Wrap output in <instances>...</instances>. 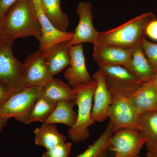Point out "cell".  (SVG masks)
<instances>
[{
	"mask_svg": "<svg viewBox=\"0 0 157 157\" xmlns=\"http://www.w3.org/2000/svg\"><path fill=\"white\" fill-rule=\"evenodd\" d=\"M1 34L14 39L32 36L40 41L42 29L32 0H18L14 4L1 22Z\"/></svg>",
	"mask_w": 157,
	"mask_h": 157,
	"instance_id": "obj_1",
	"label": "cell"
},
{
	"mask_svg": "<svg viewBox=\"0 0 157 157\" xmlns=\"http://www.w3.org/2000/svg\"><path fill=\"white\" fill-rule=\"evenodd\" d=\"M155 19V14L149 12L140 14L115 28L99 32L94 48L113 45L132 48L140 44L145 38V28L149 22Z\"/></svg>",
	"mask_w": 157,
	"mask_h": 157,
	"instance_id": "obj_2",
	"label": "cell"
},
{
	"mask_svg": "<svg viewBox=\"0 0 157 157\" xmlns=\"http://www.w3.org/2000/svg\"><path fill=\"white\" fill-rule=\"evenodd\" d=\"M96 87L94 80L81 85L74 89L76 94V105L78 107L76 123L68 130L69 138L74 143H79L90 137L89 128L95 124L92 117L93 97Z\"/></svg>",
	"mask_w": 157,
	"mask_h": 157,
	"instance_id": "obj_3",
	"label": "cell"
},
{
	"mask_svg": "<svg viewBox=\"0 0 157 157\" xmlns=\"http://www.w3.org/2000/svg\"><path fill=\"white\" fill-rule=\"evenodd\" d=\"M14 40L0 37V83L6 86L12 94L25 87L24 65L12 53Z\"/></svg>",
	"mask_w": 157,
	"mask_h": 157,
	"instance_id": "obj_4",
	"label": "cell"
},
{
	"mask_svg": "<svg viewBox=\"0 0 157 157\" xmlns=\"http://www.w3.org/2000/svg\"><path fill=\"white\" fill-rule=\"evenodd\" d=\"M109 89L111 93L112 101L107 116L113 124L114 130L124 128L137 129L139 115L128 96L117 90Z\"/></svg>",
	"mask_w": 157,
	"mask_h": 157,
	"instance_id": "obj_5",
	"label": "cell"
},
{
	"mask_svg": "<svg viewBox=\"0 0 157 157\" xmlns=\"http://www.w3.org/2000/svg\"><path fill=\"white\" fill-rule=\"evenodd\" d=\"M43 86L25 87L12 95L1 106L0 116L9 119L27 114L42 96Z\"/></svg>",
	"mask_w": 157,
	"mask_h": 157,
	"instance_id": "obj_6",
	"label": "cell"
},
{
	"mask_svg": "<svg viewBox=\"0 0 157 157\" xmlns=\"http://www.w3.org/2000/svg\"><path fill=\"white\" fill-rule=\"evenodd\" d=\"M145 140L137 129L124 128L114 131L108 147L118 157H137Z\"/></svg>",
	"mask_w": 157,
	"mask_h": 157,
	"instance_id": "obj_7",
	"label": "cell"
},
{
	"mask_svg": "<svg viewBox=\"0 0 157 157\" xmlns=\"http://www.w3.org/2000/svg\"><path fill=\"white\" fill-rule=\"evenodd\" d=\"M99 67L105 75L109 88L120 91L129 97L144 83L123 66L104 65Z\"/></svg>",
	"mask_w": 157,
	"mask_h": 157,
	"instance_id": "obj_8",
	"label": "cell"
},
{
	"mask_svg": "<svg viewBox=\"0 0 157 157\" xmlns=\"http://www.w3.org/2000/svg\"><path fill=\"white\" fill-rule=\"evenodd\" d=\"M76 12L79 17L78 25L73 31L70 45H76L89 42L95 45L99 34L93 25L91 3L81 2L78 3Z\"/></svg>",
	"mask_w": 157,
	"mask_h": 157,
	"instance_id": "obj_9",
	"label": "cell"
},
{
	"mask_svg": "<svg viewBox=\"0 0 157 157\" xmlns=\"http://www.w3.org/2000/svg\"><path fill=\"white\" fill-rule=\"evenodd\" d=\"M23 64L25 87L44 86L54 77L48 71L45 54L39 47L27 57Z\"/></svg>",
	"mask_w": 157,
	"mask_h": 157,
	"instance_id": "obj_10",
	"label": "cell"
},
{
	"mask_svg": "<svg viewBox=\"0 0 157 157\" xmlns=\"http://www.w3.org/2000/svg\"><path fill=\"white\" fill-rule=\"evenodd\" d=\"M82 45H71L69 51L70 67L65 71L64 77L73 89L94 80L86 68Z\"/></svg>",
	"mask_w": 157,
	"mask_h": 157,
	"instance_id": "obj_11",
	"label": "cell"
},
{
	"mask_svg": "<svg viewBox=\"0 0 157 157\" xmlns=\"http://www.w3.org/2000/svg\"><path fill=\"white\" fill-rule=\"evenodd\" d=\"M92 76L96 82L92 117L95 123H102L108 118V109L112 101L111 93L107 86L105 75L101 69Z\"/></svg>",
	"mask_w": 157,
	"mask_h": 157,
	"instance_id": "obj_12",
	"label": "cell"
},
{
	"mask_svg": "<svg viewBox=\"0 0 157 157\" xmlns=\"http://www.w3.org/2000/svg\"><path fill=\"white\" fill-rule=\"evenodd\" d=\"M42 29L41 38L39 41V48L45 56L54 46L61 42L71 41L73 37V32L62 31L56 27L42 10L37 12Z\"/></svg>",
	"mask_w": 157,
	"mask_h": 157,
	"instance_id": "obj_13",
	"label": "cell"
},
{
	"mask_svg": "<svg viewBox=\"0 0 157 157\" xmlns=\"http://www.w3.org/2000/svg\"><path fill=\"white\" fill-rule=\"evenodd\" d=\"M132 48L113 45L94 48L93 57L98 67L104 65H119L128 67Z\"/></svg>",
	"mask_w": 157,
	"mask_h": 157,
	"instance_id": "obj_14",
	"label": "cell"
},
{
	"mask_svg": "<svg viewBox=\"0 0 157 157\" xmlns=\"http://www.w3.org/2000/svg\"><path fill=\"white\" fill-rule=\"evenodd\" d=\"M129 98L139 116L157 110V86L150 81L144 83Z\"/></svg>",
	"mask_w": 157,
	"mask_h": 157,
	"instance_id": "obj_15",
	"label": "cell"
},
{
	"mask_svg": "<svg viewBox=\"0 0 157 157\" xmlns=\"http://www.w3.org/2000/svg\"><path fill=\"white\" fill-rule=\"evenodd\" d=\"M128 68L139 80L144 83L150 81L154 75V70L145 56L140 43L132 48Z\"/></svg>",
	"mask_w": 157,
	"mask_h": 157,
	"instance_id": "obj_16",
	"label": "cell"
},
{
	"mask_svg": "<svg viewBox=\"0 0 157 157\" xmlns=\"http://www.w3.org/2000/svg\"><path fill=\"white\" fill-rule=\"evenodd\" d=\"M70 42L65 41L57 44L45 55L48 71L52 77L69 66Z\"/></svg>",
	"mask_w": 157,
	"mask_h": 157,
	"instance_id": "obj_17",
	"label": "cell"
},
{
	"mask_svg": "<svg viewBox=\"0 0 157 157\" xmlns=\"http://www.w3.org/2000/svg\"><path fill=\"white\" fill-rule=\"evenodd\" d=\"M42 97L56 103L63 101L76 103V94L69 84L54 77L43 86Z\"/></svg>",
	"mask_w": 157,
	"mask_h": 157,
	"instance_id": "obj_18",
	"label": "cell"
},
{
	"mask_svg": "<svg viewBox=\"0 0 157 157\" xmlns=\"http://www.w3.org/2000/svg\"><path fill=\"white\" fill-rule=\"evenodd\" d=\"M137 130L145 139L147 151L157 150V110L140 114Z\"/></svg>",
	"mask_w": 157,
	"mask_h": 157,
	"instance_id": "obj_19",
	"label": "cell"
},
{
	"mask_svg": "<svg viewBox=\"0 0 157 157\" xmlns=\"http://www.w3.org/2000/svg\"><path fill=\"white\" fill-rule=\"evenodd\" d=\"M35 143L46 149L64 143L67 137L58 131L56 124L43 123L42 126L34 130Z\"/></svg>",
	"mask_w": 157,
	"mask_h": 157,
	"instance_id": "obj_20",
	"label": "cell"
},
{
	"mask_svg": "<svg viewBox=\"0 0 157 157\" xmlns=\"http://www.w3.org/2000/svg\"><path fill=\"white\" fill-rule=\"evenodd\" d=\"M56 104L41 96L27 114L15 119L25 124L36 121L44 123L53 112Z\"/></svg>",
	"mask_w": 157,
	"mask_h": 157,
	"instance_id": "obj_21",
	"label": "cell"
},
{
	"mask_svg": "<svg viewBox=\"0 0 157 157\" xmlns=\"http://www.w3.org/2000/svg\"><path fill=\"white\" fill-rule=\"evenodd\" d=\"M76 105V103L72 101H59L53 112L44 123L64 124L72 128L77 118V113L73 109Z\"/></svg>",
	"mask_w": 157,
	"mask_h": 157,
	"instance_id": "obj_22",
	"label": "cell"
},
{
	"mask_svg": "<svg viewBox=\"0 0 157 157\" xmlns=\"http://www.w3.org/2000/svg\"><path fill=\"white\" fill-rule=\"evenodd\" d=\"M42 11L54 25L62 31H67L69 19L62 11L61 0H40Z\"/></svg>",
	"mask_w": 157,
	"mask_h": 157,
	"instance_id": "obj_23",
	"label": "cell"
},
{
	"mask_svg": "<svg viewBox=\"0 0 157 157\" xmlns=\"http://www.w3.org/2000/svg\"><path fill=\"white\" fill-rule=\"evenodd\" d=\"M114 131L113 124L109 120L107 128L101 136L84 151L75 157H101L108 149Z\"/></svg>",
	"mask_w": 157,
	"mask_h": 157,
	"instance_id": "obj_24",
	"label": "cell"
},
{
	"mask_svg": "<svg viewBox=\"0 0 157 157\" xmlns=\"http://www.w3.org/2000/svg\"><path fill=\"white\" fill-rule=\"evenodd\" d=\"M145 56L155 73L157 71V44L149 42L145 38L140 43Z\"/></svg>",
	"mask_w": 157,
	"mask_h": 157,
	"instance_id": "obj_25",
	"label": "cell"
},
{
	"mask_svg": "<svg viewBox=\"0 0 157 157\" xmlns=\"http://www.w3.org/2000/svg\"><path fill=\"white\" fill-rule=\"evenodd\" d=\"M72 144L70 142L58 144L47 150L42 157H69L71 153Z\"/></svg>",
	"mask_w": 157,
	"mask_h": 157,
	"instance_id": "obj_26",
	"label": "cell"
},
{
	"mask_svg": "<svg viewBox=\"0 0 157 157\" xmlns=\"http://www.w3.org/2000/svg\"><path fill=\"white\" fill-rule=\"evenodd\" d=\"M18 0H0V23L8 11Z\"/></svg>",
	"mask_w": 157,
	"mask_h": 157,
	"instance_id": "obj_27",
	"label": "cell"
},
{
	"mask_svg": "<svg viewBox=\"0 0 157 157\" xmlns=\"http://www.w3.org/2000/svg\"><path fill=\"white\" fill-rule=\"evenodd\" d=\"M145 35L157 41V20H153L147 24L145 29Z\"/></svg>",
	"mask_w": 157,
	"mask_h": 157,
	"instance_id": "obj_28",
	"label": "cell"
},
{
	"mask_svg": "<svg viewBox=\"0 0 157 157\" xmlns=\"http://www.w3.org/2000/svg\"><path fill=\"white\" fill-rule=\"evenodd\" d=\"M12 94L6 86L0 83V106Z\"/></svg>",
	"mask_w": 157,
	"mask_h": 157,
	"instance_id": "obj_29",
	"label": "cell"
},
{
	"mask_svg": "<svg viewBox=\"0 0 157 157\" xmlns=\"http://www.w3.org/2000/svg\"><path fill=\"white\" fill-rule=\"evenodd\" d=\"M9 119L8 118L0 116V132L2 131L4 127L6 125L7 121Z\"/></svg>",
	"mask_w": 157,
	"mask_h": 157,
	"instance_id": "obj_30",
	"label": "cell"
},
{
	"mask_svg": "<svg viewBox=\"0 0 157 157\" xmlns=\"http://www.w3.org/2000/svg\"><path fill=\"white\" fill-rule=\"evenodd\" d=\"M32 1L33 2L34 6L36 8V12L40 11V10H42L40 0H32Z\"/></svg>",
	"mask_w": 157,
	"mask_h": 157,
	"instance_id": "obj_31",
	"label": "cell"
},
{
	"mask_svg": "<svg viewBox=\"0 0 157 157\" xmlns=\"http://www.w3.org/2000/svg\"><path fill=\"white\" fill-rule=\"evenodd\" d=\"M146 157H157V150L148 151L147 153Z\"/></svg>",
	"mask_w": 157,
	"mask_h": 157,
	"instance_id": "obj_32",
	"label": "cell"
},
{
	"mask_svg": "<svg viewBox=\"0 0 157 157\" xmlns=\"http://www.w3.org/2000/svg\"><path fill=\"white\" fill-rule=\"evenodd\" d=\"M150 81L157 86V71L155 73L154 75Z\"/></svg>",
	"mask_w": 157,
	"mask_h": 157,
	"instance_id": "obj_33",
	"label": "cell"
},
{
	"mask_svg": "<svg viewBox=\"0 0 157 157\" xmlns=\"http://www.w3.org/2000/svg\"><path fill=\"white\" fill-rule=\"evenodd\" d=\"M105 155H106V153H104V154L102 155L101 156V157H105Z\"/></svg>",
	"mask_w": 157,
	"mask_h": 157,
	"instance_id": "obj_34",
	"label": "cell"
},
{
	"mask_svg": "<svg viewBox=\"0 0 157 157\" xmlns=\"http://www.w3.org/2000/svg\"><path fill=\"white\" fill-rule=\"evenodd\" d=\"M1 23H0V37L1 36Z\"/></svg>",
	"mask_w": 157,
	"mask_h": 157,
	"instance_id": "obj_35",
	"label": "cell"
},
{
	"mask_svg": "<svg viewBox=\"0 0 157 157\" xmlns=\"http://www.w3.org/2000/svg\"><path fill=\"white\" fill-rule=\"evenodd\" d=\"M115 157H116V156H115ZM137 157H140V156H137Z\"/></svg>",
	"mask_w": 157,
	"mask_h": 157,
	"instance_id": "obj_36",
	"label": "cell"
}]
</instances>
